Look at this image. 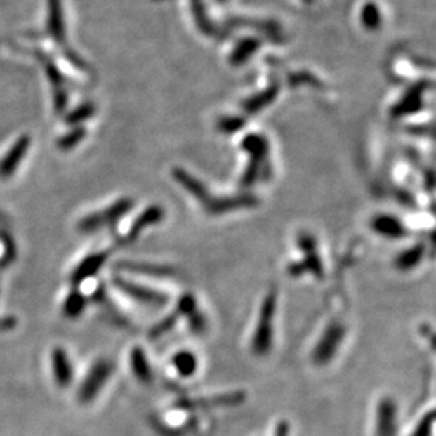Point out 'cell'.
<instances>
[{
  "mask_svg": "<svg viewBox=\"0 0 436 436\" xmlns=\"http://www.w3.org/2000/svg\"><path fill=\"white\" fill-rule=\"evenodd\" d=\"M373 230L381 237L390 240H399L407 236V229L404 223L391 215H378L371 222Z\"/></svg>",
  "mask_w": 436,
  "mask_h": 436,
  "instance_id": "9c48e42d",
  "label": "cell"
},
{
  "mask_svg": "<svg viewBox=\"0 0 436 436\" xmlns=\"http://www.w3.org/2000/svg\"><path fill=\"white\" fill-rule=\"evenodd\" d=\"M243 124H244V120L242 117L227 116L219 121V130H222L223 133H233L239 130Z\"/></svg>",
  "mask_w": 436,
  "mask_h": 436,
  "instance_id": "cb8c5ba5",
  "label": "cell"
},
{
  "mask_svg": "<svg viewBox=\"0 0 436 436\" xmlns=\"http://www.w3.org/2000/svg\"><path fill=\"white\" fill-rule=\"evenodd\" d=\"M173 176L176 178V181L178 184H181L191 195H194L198 201L202 202V205H205L209 201V194L208 190L202 185L201 181H198L195 177H192L191 174H188L185 170L183 169H174Z\"/></svg>",
  "mask_w": 436,
  "mask_h": 436,
  "instance_id": "5bb4252c",
  "label": "cell"
},
{
  "mask_svg": "<svg viewBox=\"0 0 436 436\" xmlns=\"http://www.w3.org/2000/svg\"><path fill=\"white\" fill-rule=\"evenodd\" d=\"M277 95H278V85L272 84L271 86H268L263 92H260V93L251 96L250 99H247L243 103V107H244V110L247 113H257L258 110H261L265 106H268L275 99Z\"/></svg>",
  "mask_w": 436,
  "mask_h": 436,
  "instance_id": "ac0fdd59",
  "label": "cell"
},
{
  "mask_svg": "<svg viewBox=\"0 0 436 436\" xmlns=\"http://www.w3.org/2000/svg\"><path fill=\"white\" fill-rule=\"evenodd\" d=\"M348 338V325L341 319L329 321L314 342L310 352V362L317 369L331 366L339 356Z\"/></svg>",
  "mask_w": 436,
  "mask_h": 436,
  "instance_id": "7a4b0ae2",
  "label": "cell"
},
{
  "mask_svg": "<svg viewBox=\"0 0 436 436\" xmlns=\"http://www.w3.org/2000/svg\"><path fill=\"white\" fill-rule=\"evenodd\" d=\"M161 219H163V209L160 206L149 208L143 215H140L136 219L134 225L131 226V229L127 234V242H133L145 227L159 223Z\"/></svg>",
  "mask_w": 436,
  "mask_h": 436,
  "instance_id": "2e32d148",
  "label": "cell"
},
{
  "mask_svg": "<svg viewBox=\"0 0 436 436\" xmlns=\"http://www.w3.org/2000/svg\"><path fill=\"white\" fill-rule=\"evenodd\" d=\"M116 285L124 291L126 296H128L131 300L137 301L141 305H145L153 310H161L169 305L170 298L167 294L161 293V291L144 286L140 284H134L130 281H124L120 278L116 279Z\"/></svg>",
  "mask_w": 436,
  "mask_h": 436,
  "instance_id": "8992f818",
  "label": "cell"
},
{
  "mask_svg": "<svg viewBox=\"0 0 436 436\" xmlns=\"http://www.w3.org/2000/svg\"><path fill=\"white\" fill-rule=\"evenodd\" d=\"M423 256H425V246L419 243V244L411 246L409 249L401 251L395 257L394 265H395V268L398 271L408 272V271H412L414 268H416L421 264V261L423 260Z\"/></svg>",
  "mask_w": 436,
  "mask_h": 436,
  "instance_id": "9a60e30c",
  "label": "cell"
},
{
  "mask_svg": "<svg viewBox=\"0 0 436 436\" xmlns=\"http://www.w3.org/2000/svg\"><path fill=\"white\" fill-rule=\"evenodd\" d=\"M29 143H30L29 137L23 136L13 144V147L6 154V157L0 161V177H9L11 174H13L18 164H20L23 156L29 149Z\"/></svg>",
  "mask_w": 436,
  "mask_h": 436,
  "instance_id": "4fadbf2b",
  "label": "cell"
},
{
  "mask_svg": "<svg viewBox=\"0 0 436 436\" xmlns=\"http://www.w3.org/2000/svg\"><path fill=\"white\" fill-rule=\"evenodd\" d=\"M53 367H54V376L60 387H67L71 383V364L68 362V357L65 352L60 348H57L53 352Z\"/></svg>",
  "mask_w": 436,
  "mask_h": 436,
  "instance_id": "e0dca14e",
  "label": "cell"
},
{
  "mask_svg": "<svg viewBox=\"0 0 436 436\" xmlns=\"http://www.w3.org/2000/svg\"><path fill=\"white\" fill-rule=\"evenodd\" d=\"M433 426H435V415H433V411L429 409L416 422L409 436H433Z\"/></svg>",
  "mask_w": 436,
  "mask_h": 436,
  "instance_id": "7402d4cb",
  "label": "cell"
},
{
  "mask_svg": "<svg viewBox=\"0 0 436 436\" xmlns=\"http://www.w3.org/2000/svg\"><path fill=\"white\" fill-rule=\"evenodd\" d=\"M242 149L251 156L247 170L242 177V185L250 187L257 181L263 170L261 167L268 159V141L261 134L250 133L242 140Z\"/></svg>",
  "mask_w": 436,
  "mask_h": 436,
  "instance_id": "5b68a950",
  "label": "cell"
},
{
  "mask_svg": "<svg viewBox=\"0 0 436 436\" xmlns=\"http://www.w3.org/2000/svg\"><path fill=\"white\" fill-rule=\"evenodd\" d=\"M277 310H278V293L275 288H271L267 291L260 301L249 341L250 352L256 357H265L274 349Z\"/></svg>",
  "mask_w": 436,
  "mask_h": 436,
  "instance_id": "6da1fadb",
  "label": "cell"
},
{
  "mask_svg": "<svg viewBox=\"0 0 436 436\" xmlns=\"http://www.w3.org/2000/svg\"><path fill=\"white\" fill-rule=\"evenodd\" d=\"M130 206H131L130 201H119L110 209H106L103 212V215H92V216L84 219L81 223V229L85 232L96 230V229L105 226V223H107V222L110 223V222L119 219L124 212H127L130 209Z\"/></svg>",
  "mask_w": 436,
  "mask_h": 436,
  "instance_id": "30bf717a",
  "label": "cell"
},
{
  "mask_svg": "<svg viewBox=\"0 0 436 436\" xmlns=\"http://www.w3.org/2000/svg\"><path fill=\"white\" fill-rule=\"evenodd\" d=\"M106 260V254H95L88 257L74 272V282H81L82 279L93 275L96 271H99V268L102 267V264Z\"/></svg>",
  "mask_w": 436,
  "mask_h": 436,
  "instance_id": "ffe728a7",
  "label": "cell"
},
{
  "mask_svg": "<svg viewBox=\"0 0 436 436\" xmlns=\"http://www.w3.org/2000/svg\"><path fill=\"white\" fill-rule=\"evenodd\" d=\"M373 436H399V405L391 395H381L374 404Z\"/></svg>",
  "mask_w": 436,
  "mask_h": 436,
  "instance_id": "277c9868",
  "label": "cell"
},
{
  "mask_svg": "<svg viewBox=\"0 0 436 436\" xmlns=\"http://www.w3.org/2000/svg\"><path fill=\"white\" fill-rule=\"evenodd\" d=\"M130 369L140 383L150 384L153 381L152 364L140 346L133 348L130 352Z\"/></svg>",
  "mask_w": 436,
  "mask_h": 436,
  "instance_id": "7c38bea8",
  "label": "cell"
},
{
  "mask_svg": "<svg viewBox=\"0 0 436 436\" xmlns=\"http://www.w3.org/2000/svg\"><path fill=\"white\" fill-rule=\"evenodd\" d=\"M425 88H426V84H422V82L409 88L408 92L401 99V102H398L394 106L392 114L397 117H401V116L416 113L422 107V96H423Z\"/></svg>",
  "mask_w": 436,
  "mask_h": 436,
  "instance_id": "8fae6325",
  "label": "cell"
},
{
  "mask_svg": "<svg viewBox=\"0 0 436 436\" xmlns=\"http://www.w3.org/2000/svg\"><path fill=\"white\" fill-rule=\"evenodd\" d=\"M362 23L367 30H377L381 25V13L376 4L369 2L362 9Z\"/></svg>",
  "mask_w": 436,
  "mask_h": 436,
  "instance_id": "44dd1931",
  "label": "cell"
},
{
  "mask_svg": "<svg viewBox=\"0 0 436 436\" xmlns=\"http://www.w3.org/2000/svg\"><path fill=\"white\" fill-rule=\"evenodd\" d=\"M84 307H85L84 298H82L79 294L74 293V294H71V296L68 297L64 310H65V314H67L68 317H78V314L84 310Z\"/></svg>",
  "mask_w": 436,
  "mask_h": 436,
  "instance_id": "603a6c76",
  "label": "cell"
},
{
  "mask_svg": "<svg viewBox=\"0 0 436 436\" xmlns=\"http://www.w3.org/2000/svg\"><path fill=\"white\" fill-rule=\"evenodd\" d=\"M298 249L303 251L304 258L298 263L288 265V272L293 277H301L305 274H312L315 278L321 279L325 274L322 258L318 253V244L312 234L301 233L297 240Z\"/></svg>",
  "mask_w": 436,
  "mask_h": 436,
  "instance_id": "3957f363",
  "label": "cell"
},
{
  "mask_svg": "<svg viewBox=\"0 0 436 436\" xmlns=\"http://www.w3.org/2000/svg\"><path fill=\"white\" fill-rule=\"evenodd\" d=\"M170 364L176 376L180 380L185 381L197 377L201 370V360L198 355L188 348H181L176 350L170 359Z\"/></svg>",
  "mask_w": 436,
  "mask_h": 436,
  "instance_id": "ba28073f",
  "label": "cell"
},
{
  "mask_svg": "<svg viewBox=\"0 0 436 436\" xmlns=\"http://www.w3.org/2000/svg\"><path fill=\"white\" fill-rule=\"evenodd\" d=\"M260 48V41L256 39H243L237 43L236 48L230 54V64L240 65L246 62L257 50Z\"/></svg>",
  "mask_w": 436,
  "mask_h": 436,
  "instance_id": "d6986e66",
  "label": "cell"
},
{
  "mask_svg": "<svg viewBox=\"0 0 436 436\" xmlns=\"http://www.w3.org/2000/svg\"><path fill=\"white\" fill-rule=\"evenodd\" d=\"M218 2H219V4H225V2H226V0H218Z\"/></svg>",
  "mask_w": 436,
  "mask_h": 436,
  "instance_id": "484cf974",
  "label": "cell"
},
{
  "mask_svg": "<svg viewBox=\"0 0 436 436\" xmlns=\"http://www.w3.org/2000/svg\"><path fill=\"white\" fill-rule=\"evenodd\" d=\"M113 371V364L107 360H99L89 371L88 377L85 378L81 391H79V399L82 402H89L96 397V394L100 391V388L105 385V383L109 380Z\"/></svg>",
  "mask_w": 436,
  "mask_h": 436,
  "instance_id": "52a82bcc",
  "label": "cell"
},
{
  "mask_svg": "<svg viewBox=\"0 0 436 436\" xmlns=\"http://www.w3.org/2000/svg\"><path fill=\"white\" fill-rule=\"evenodd\" d=\"M303 2H305V4H314L315 0H303Z\"/></svg>",
  "mask_w": 436,
  "mask_h": 436,
  "instance_id": "d4e9b609",
  "label": "cell"
}]
</instances>
